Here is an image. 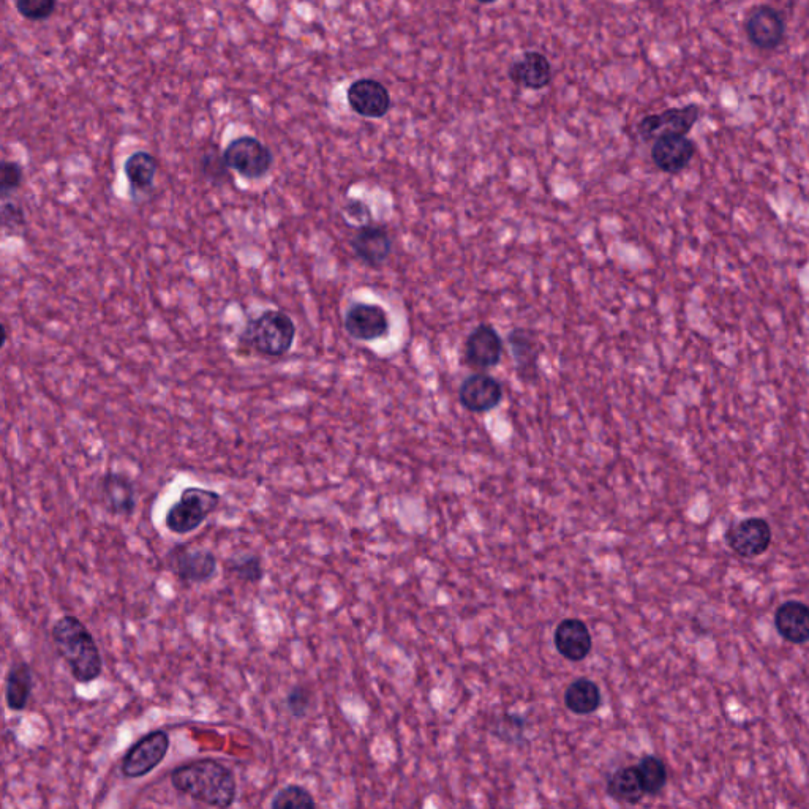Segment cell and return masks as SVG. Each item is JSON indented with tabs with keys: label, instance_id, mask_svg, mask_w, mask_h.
Listing matches in <instances>:
<instances>
[{
	"label": "cell",
	"instance_id": "5",
	"mask_svg": "<svg viewBox=\"0 0 809 809\" xmlns=\"http://www.w3.org/2000/svg\"><path fill=\"white\" fill-rule=\"evenodd\" d=\"M223 160L226 168L250 181L266 176L274 163L269 147L253 136H239L231 141L223 152Z\"/></svg>",
	"mask_w": 809,
	"mask_h": 809
},
{
	"label": "cell",
	"instance_id": "36",
	"mask_svg": "<svg viewBox=\"0 0 809 809\" xmlns=\"http://www.w3.org/2000/svg\"><path fill=\"white\" fill-rule=\"evenodd\" d=\"M479 4L489 5L493 4V2H497V0H478Z\"/></svg>",
	"mask_w": 809,
	"mask_h": 809
},
{
	"label": "cell",
	"instance_id": "18",
	"mask_svg": "<svg viewBox=\"0 0 809 809\" xmlns=\"http://www.w3.org/2000/svg\"><path fill=\"white\" fill-rule=\"evenodd\" d=\"M509 78L517 87L539 91L552 83V65L549 59L538 51H527L517 57L509 67Z\"/></svg>",
	"mask_w": 809,
	"mask_h": 809
},
{
	"label": "cell",
	"instance_id": "23",
	"mask_svg": "<svg viewBox=\"0 0 809 809\" xmlns=\"http://www.w3.org/2000/svg\"><path fill=\"white\" fill-rule=\"evenodd\" d=\"M159 162L146 151L133 152L124 163V173L133 195L151 192Z\"/></svg>",
	"mask_w": 809,
	"mask_h": 809
},
{
	"label": "cell",
	"instance_id": "25",
	"mask_svg": "<svg viewBox=\"0 0 809 809\" xmlns=\"http://www.w3.org/2000/svg\"><path fill=\"white\" fill-rule=\"evenodd\" d=\"M607 794L612 800L625 805H637L645 797L636 767H623L610 776Z\"/></svg>",
	"mask_w": 809,
	"mask_h": 809
},
{
	"label": "cell",
	"instance_id": "10",
	"mask_svg": "<svg viewBox=\"0 0 809 809\" xmlns=\"http://www.w3.org/2000/svg\"><path fill=\"white\" fill-rule=\"evenodd\" d=\"M772 528L767 520L749 517L730 525L726 533L727 546L734 550L738 557L757 558L764 555L772 546Z\"/></svg>",
	"mask_w": 809,
	"mask_h": 809
},
{
	"label": "cell",
	"instance_id": "14",
	"mask_svg": "<svg viewBox=\"0 0 809 809\" xmlns=\"http://www.w3.org/2000/svg\"><path fill=\"white\" fill-rule=\"evenodd\" d=\"M351 110L367 119H381L391 110L388 87L372 78L354 81L347 92Z\"/></svg>",
	"mask_w": 809,
	"mask_h": 809
},
{
	"label": "cell",
	"instance_id": "16",
	"mask_svg": "<svg viewBox=\"0 0 809 809\" xmlns=\"http://www.w3.org/2000/svg\"><path fill=\"white\" fill-rule=\"evenodd\" d=\"M351 249L369 268H381L392 253V239L383 226L362 225L351 238Z\"/></svg>",
	"mask_w": 809,
	"mask_h": 809
},
{
	"label": "cell",
	"instance_id": "4",
	"mask_svg": "<svg viewBox=\"0 0 809 809\" xmlns=\"http://www.w3.org/2000/svg\"><path fill=\"white\" fill-rule=\"evenodd\" d=\"M219 493L214 490L189 487L181 493V498L168 509L165 525L174 535H187L204 524L220 505Z\"/></svg>",
	"mask_w": 809,
	"mask_h": 809
},
{
	"label": "cell",
	"instance_id": "11",
	"mask_svg": "<svg viewBox=\"0 0 809 809\" xmlns=\"http://www.w3.org/2000/svg\"><path fill=\"white\" fill-rule=\"evenodd\" d=\"M745 31L749 42L762 51H773L783 45L786 38V23L778 10L770 5H759L745 19Z\"/></svg>",
	"mask_w": 809,
	"mask_h": 809
},
{
	"label": "cell",
	"instance_id": "3",
	"mask_svg": "<svg viewBox=\"0 0 809 809\" xmlns=\"http://www.w3.org/2000/svg\"><path fill=\"white\" fill-rule=\"evenodd\" d=\"M296 324L280 310H266L247 323L241 345L266 358H282L293 347Z\"/></svg>",
	"mask_w": 809,
	"mask_h": 809
},
{
	"label": "cell",
	"instance_id": "21",
	"mask_svg": "<svg viewBox=\"0 0 809 809\" xmlns=\"http://www.w3.org/2000/svg\"><path fill=\"white\" fill-rule=\"evenodd\" d=\"M775 626L779 636L791 644H806L809 639V609L805 603L787 601L776 610Z\"/></svg>",
	"mask_w": 809,
	"mask_h": 809
},
{
	"label": "cell",
	"instance_id": "33",
	"mask_svg": "<svg viewBox=\"0 0 809 809\" xmlns=\"http://www.w3.org/2000/svg\"><path fill=\"white\" fill-rule=\"evenodd\" d=\"M500 729L497 730L498 734H506V732H512L511 735H516V742L519 740L520 735L524 734V727H525V719L519 718L517 715H506L503 718V721H500ZM508 738V735H506Z\"/></svg>",
	"mask_w": 809,
	"mask_h": 809
},
{
	"label": "cell",
	"instance_id": "24",
	"mask_svg": "<svg viewBox=\"0 0 809 809\" xmlns=\"http://www.w3.org/2000/svg\"><path fill=\"white\" fill-rule=\"evenodd\" d=\"M603 702L601 689L590 678H577L565 691V705L576 715H591Z\"/></svg>",
	"mask_w": 809,
	"mask_h": 809
},
{
	"label": "cell",
	"instance_id": "26",
	"mask_svg": "<svg viewBox=\"0 0 809 809\" xmlns=\"http://www.w3.org/2000/svg\"><path fill=\"white\" fill-rule=\"evenodd\" d=\"M640 783L647 795H658L667 784V768L658 756L648 754L640 759L637 765Z\"/></svg>",
	"mask_w": 809,
	"mask_h": 809
},
{
	"label": "cell",
	"instance_id": "19",
	"mask_svg": "<svg viewBox=\"0 0 809 809\" xmlns=\"http://www.w3.org/2000/svg\"><path fill=\"white\" fill-rule=\"evenodd\" d=\"M100 497L111 516L130 517L136 509V490L132 479L122 473H106L100 481Z\"/></svg>",
	"mask_w": 809,
	"mask_h": 809
},
{
	"label": "cell",
	"instance_id": "35",
	"mask_svg": "<svg viewBox=\"0 0 809 809\" xmlns=\"http://www.w3.org/2000/svg\"><path fill=\"white\" fill-rule=\"evenodd\" d=\"M8 340V329L5 328V324L0 321V351L4 350L5 345H7Z\"/></svg>",
	"mask_w": 809,
	"mask_h": 809
},
{
	"label": "cell",
	"instance_id": "28",
	"mask_svg": "<svg viewBox=\"0 0 809 809\" xmlns=\"http://www.w3.org/2000/svg\"><path fill=\"white\" fill-rule=\"evenodd\" d=\"M226 569L234 576L250 584H258L264 577L263 560L258 555H244L234 557L226 563Z\"/></svg>",
	"mask_w": 809,
	"mask_h": 809
},
{
	"label": "cell",
	"instance_id": "17",
	"mask_svg": "<svg viewBox=\"0 0 809 809\" xmlns=\"http://www.w3.org/2000/svg\"><path fill=\"white\" fill-rule=\"evenodd\" d=\"M508 345L516 364L517 377L527 383L535 381L539 375L538 361L541 354L536 332L528 328L512 329L508 334Z\"/></svg>",
	"mask_w": 809,
	"mask_h": 809
},
{
	"label": "cell",
	"instance_id": "12",
	"mask_svg": "<svg viewBox=\"0 0 809 809\" xmlns=\"http://www.w3.org/2000/svg\"><path fill=\"white\" fill-rule=\"evenodd\" d=\"M345 329L353 339L373 342L388 337L391 321L381 305L356 302L347 310Z\"/></svg>",
	"mask_w": 809,
	"mask_h": 809
},
{
	"label": "cell",
	"instance_id": "13",
	"mask_svg": "<svg viewBox=\"0 0 809 809\" xmlns=\"http://www.w3.org/2000/svg\"><path fill=\"white\" fill-rule=\"evenodd\" d=\"M503 397V384L487 373H473L460 384V405L471 413H489L503 402Z\"/></svg>",
	"mask_w": 809,
	"mask_h": 809
},
{
	"label": "cell",
	"instance_id": "8",
	"mask_svg": "<svg viewBox=\"0 0 809 809\" xmlns=\"http://www.w3.org/2000/svg\"><path fill=\"white\" fill-rule=\"evenodd\" d=\"M166 563L177 579L189 584L207 582L217 574V558L211 550L193 549L189 544L174 547Z\"/></svg>",
	"mask_w": 809,
	"mask_h": 809
},
{
	"label": "cell",
	"instance_id": "15",
	"mask_svg": "<svg viewBox=\"0 0 809 809\" xmlns=\"http://www.w3.org/2000/svg\"><path fill=\"white\" fill-rule=\"evenodd\" d=\"M696 155V144L686 135H661L651 146V160L659 171L678 174L688 168Z\"/></svg>",
	"mask_w": 809,
	"mask_h": 809
},
{
	"label": "cell",
	"instance_id": "20",
	"mask_svg": "<svg viewBox=\"0 0 809 809\" xmlns=\"http://www.w3.org/2000/svg\"><path fill=\"white\" fill-rule=\"evenodd\" d=\"M554 644L563 658L579 663L590 655L593 640L590 629L579 618H566L555 629Z\"/></svg>",
	"mask_w": 809,
	"mask_h": 809
},
{
	"label": "cell",
	"instance_id": "7",
	"mask_svg": "<svg viewBox=\"0 0 809 809\" xmlns=\"http://www.w3.org/2000/svg\"><path fill=\"white\" fill-rule=\"evenodd\" d=\"M505 343L490 324L476 326L463 345V364L478 372H486L500 364Z\"/></svg>",
	"mask_w": 809,
	"mask_h": 809
},
{
	"label": "cell",
	"instance_id": "22",
	"mask_svg": "<svg viewBox=\"0 0 809 809\" xmlns=\"http://www.w3.org/2000/svg\"><path fill=\"white\" fill-rule=\"evenodd\" d=\"M34 689V675L29 664L18 661L8 670L5 678V702L10 712H24Z\"/></svg>",
	"mask_w": 809,
	"mask_h": 809
},
{
	"label": "cell",
	"instance_id": "34",
	"mask_svg": "<svg viewBox=\"0 0 809 809\" xmlns=\"http://www.w3.org/2000/svg\"><path fill=\"white\" fill-rule=\"evenodd\" d=\"M345 209H347L348 214L354 215L356 219L364 222V225H369V223L372 222V215H370L369 206L361 203V201H350Z\"/></svg>",
	"mask_w": 809,
	"mask_h": 809
},
{
	"label": "cell",
	"instance_id": "6",
	"mask_svg": "<svg viewBox=\"0 0 809 809\" xmlns=\"http://www.w3.org/2000/svg\"><path fill=\"white\" fill-rule=\"evenodd\" d=\"M170 735L165 730H154L141 737L122 759L121 772L125 778L136 779L149 775L159 767L170 751Z\"/></svg>",
	"mask_w": 809,
	"mask_h": 809
},
{
	"label": "cell",
	"instance_id": "32",
	"mask_svg": "<svg viewBox=\"0 0 809 809\" xmlns=\"http://www.w3.org/2000/svg\"><path fill=\"white\" fill-rule=\"evenodd\" d=\"M24 225H26V214H24L23 207L13 203L0 206V228L16 230Z\"/></svg>",
	"mask_w": 809,
	"mask_h": 809
},
{
	"label": "cell",
	"instance_id": "29",
	"mask_svg": "<svg viewBox=\"0 0 809 809\" xmlns=\"http://www.w3.org/2000/svg\"><path fill=\"white\" fill-rule=\"evenodd\" d=\"M16 10L27 21H46L56 13L57 0H15Z\"/></svg>",
	"mask_w": 809,
	"mask_h": 809
},
{
	"label": "cell",
	"instance_id": "2",
	"mask_svg": "<svg viewBox=\"0 0 809 809\" xmlns=\"http://www.w3.org/2000/svg\"><path fill=\"white\" fill-rule=\"evenodd\" d=\"M57 655L64 659L70 674L81 685L95 682L103 674L100 648L91 631L75 615H64L51 628Z\"/></svg>",
	"mask_w": 809,
	"mask_h": 809
},
{
	"label": "cell",
	"instance_id": "9",
	"mask_svg": "<svg viewBox=\"0 0 809 809\" xmlns=\"http://www.w3.org/2000/svg\"><path fill=\"white\" fill-rule=\"evenodd\" d=\"M699 117L700 108L696 103L669 108L663 113L645 116L637 125V133L644 141H655L661 135H688Z\"/></svg>",
	"mask_w": 809,
	"mask_h": 809
},
{
	"label": "cell",
	"instance_id": "27",
	"mask_svg": "<svg viewBox=\"0 0 809 809\" xmlns=\"http://www.w3.org/2000/svg\"><path fill=\"white\" fill-rule=\"evenodd\" d=\"M315 798L305 787L293 784V786L283 787L272 798L271 808L274 809H315L317 808Z\"/></svg>",
	"mask_w": 809,
	"mask_h": 809
},
{
	"label": "cell",
	"instance_id": "31",
	"mask_svg": "<svg viewBox=\"0 0 809 809\" xmlns=\"http://www.w3.org/2000/svg\"><path fill=\"white\" fill-rule=\"evenodd\" d=\"M310 702H312V694L305 686H293L286 696V707L293 718H304L309 713Z\"/></svg>",
	"mask_w": 809,
	"mask_h": 809
},
{
	"label": "cell",
	"instance_id": "30",
	"mask_svg": "<svg viewBox=\"0 0 809 809\" xmlns=\"http://www.w3.org/2000/svg\"><path fill=\"white\" fill-rule=\"evenodd\" d=\"M23 182V166L12 160H0V196L15 192Z\"/></svg>",
	"mask_w": 809,
	"mask_h": 809
},
{
	"label": "cell",
	"instance_id": "1",
	"mask_svg": "<svg viewBox=\"0 0 809 809\" xmlns=\"http://www.w3.org/2000/svg\"><path fill=\"white\" fill-rule=\"evenodd\" d=\"M171 784L179 794L212 808H230L238 795L233 772L215 759H198L174 768Z\"/></svg>",
	"mask_w": 809,
	"mask_h": 809
}]
</instances>
